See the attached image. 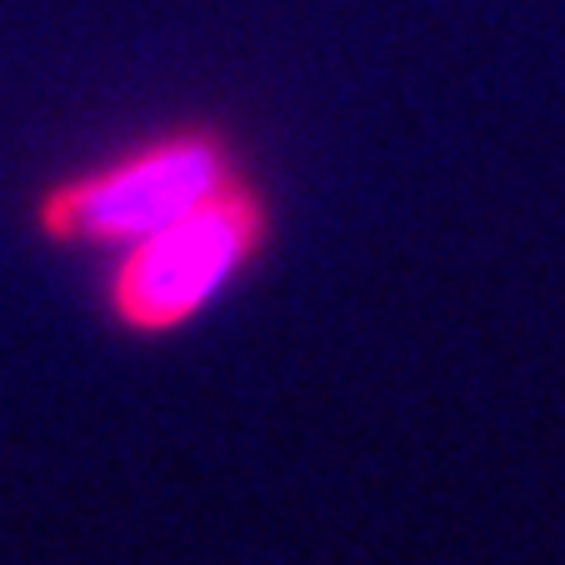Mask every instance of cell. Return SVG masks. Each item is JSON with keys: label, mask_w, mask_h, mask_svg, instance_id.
<instances>
[{"label": "cell", "mask_w": 565, "mask_h": 565, "mask_svg": "<svg viewBox=\"0 0 565 565\" xmlns=\"http://www.w3.org/2000/svg\"><path fill=\"white\" fill-rule=\"evenodd\" d=\"M276 195L250 166L225 191L100 256L96 306L116 341L160 345L205 320L276 246Z\"/></svg>", "instance_id": "cell-2"}, {"label": "cell", "mask_w": 565, "mask_h": 565, "mask_svg": "<svg viewBox=\"0 0 565 565\" xmlns=\"http://www.w3.org/2000/svg\"><path fill=\"white\" fill-rule=\"evenodd\" d=\"M246 171V146L231 126L205 116L166 120L41 181L25 201V231L45 250L100 260Z\"/></svg>", "instance_id": "cell-1"}]
</instances>
